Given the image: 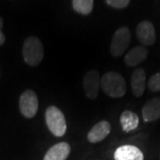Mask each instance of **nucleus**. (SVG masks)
I'll use <instances>...</instances> for the list:
<instances>
[{"mask_svg":"<svg viewBox=\"0 0 160 160\" xmlns=\"http://www.w3.org/2000/svg\"><path fill=\"white\" fill-rule=\"evenodd\" d=\"M101 86L103 92L109 96L119 98L126 92V83L125 78L118 73L109 71L101 78Z\"/></svg>","mask_w":160,"mask_h":160,"instance_id":"f257e3e1","label":"nucleus"},{"mask_svg":"<svg viewBox=\"0 0 160 160\" xmlns=\"http://www.w3.org/2000/svg\"><path fill=\"white\" fill-rule=\"evenodd\" d=\"M24 61L30 66H38L44 58L42 42L36 37H29L25 40L22 47Z\"/></svg>","mask_w":160,"mask_h":160,"instance_id":"f03ea898","label":"nucleus"},{"mask_svg":"<svg viewBox=\"0 0 160 160\" xmlns=\"http://www.w3.org/2000/svg\"><path fill=\"white\" fill-rule=\"evenodd\" d=\"M46 126L51 132L57 136L62 137L67 130V124L65 117L62 110L55 106H50L46 110Z\"/></svg>","mask_w":160,"mask_h":160,"instance_id":"7ed1b4c3","label":"nucleus"},{"mask_svg":"<svg viewBox=\"0 0 160 160\" xmlns=\"http://www.w3.org/2000/svg\"><path fill=\"white\" fill-rule=\"evenodd\" d=\"M131 41V32L127 27H122L115 32L110 45V53L114 57L122 55Z\"/></svg>","mask_w":160,"mask_h":160,"instance_id":"20e7f679","label":"nucleus"},{"mask_svg":"<svg viewBox=\"0 0 160 160\" xmlns=\"http://www.w3.org/2000/svg\"><path fill=\"white\" fill-rule=\"evenodd\" d=\"M19 107L22 114L25 118H31L35 117L38 109V99L36 92L32 90L23 92L20 97Z\"/></svg>","mask_w":160,"mask_h":160,"instance_id":"39448f33","label":"nucleus"},{"mask_svg":"<svg viewBox=\"0 0 160 160\" xmlns=\"http://www.w3.org/2000/svg\"><path fill=\"white\" fill-rule=\"evenodd\" d=\"M101 86V78L99 72L96 70L88 71L84 77V89L89 99H96Z\"/></svg>","mask_w":160,"mask_h":160,"instance_id":"423d86ee","label":"nucleus"},{"mask_svg":"<svg viewBox=\"0 0 160 160\" xmlns=\"http://www.w3.org/2000/svg\"><path fill=\"white\" fill-rule=\"evenodd\" d=\"M136 34L139 41L144 46H152L156 41L154 25L149 21L139 23L136 28Z\"/></svg>","mask_w":160,"mask_h":160,"instance_id":"0eeeda50","label":"nucleus"},{"mask_svg":"<svg viewBox=\"0 0 160 160\" xmlns=\"http://www.w3.org/2000/svg\"><path fill=\"white\" fill-rule=\"evenodd\" d=\"M115 160H144L142 150L132 145H123L115 151Z\"/></svg>","mask_w":160,"mask_h":160,"instance_id":"6e6552de","label":"nucleus"},{"mask_svg":"<svg viewBox=\"0 0 160 160\" xmlns=\"http://www.w3.org/2000/svg\"><path fill=\"white\" fill-rule=\"evenodd\" d=\"M142 118L145 122H153L160 118V97L147 101L143 106Z\"/></svg>","mask_w":160,"mask_h":160,"instance_id":"1a4fd4ad","label":"nucleus"},{"mask_svg":"<svg viewBox=\"0 0 160 160\" xmlns=\"http://www.w3.org/2000/svg\"><path fill=\"white\" fill-rule=\"evenodd\" d=\"M111 126L108 121H101L92 128L87 134V140L91 143H97L103 141L109 135Z\"/></svg>","mask_w":160,"mask_h":160,"instance_id":"9d476101","label":"nucleus"},{"mask_svg":"<svg viewBox=\"0 0 160 160\" xmlns=\"http://www.w3.org/2000/svg\"><path fill=\"white\" fill-rule=\"evenodd\" d=\"M131 87L132 94L135 97L142 96L146 87V73L142 68L136 69L132 74Z\"/></svg>","mask_w":160,"mask_h":160,"instance_id":"9b49d317","label":"nucleus"},{"mask_svg":"<svg viewBox=\"0 0 160 160\" xmlns=\"http://www.w3.org/2000/svg\"><path fill=\"white\" fill-rule=\"evenodd\" d=\"M70 153V146L67 142L53 145L46 152L44 160H66Z\"/></svg>","mask_w":160,"mask_h":160,"instance_id":"f8f14e48","label":"nucleus"},{"mask_svg":"<svg viewBox=\"0 0 160 160\" xmlns=\"http://www.w3.org/2000/svg\"><path fill=\"white\" fill-rule=\"evenodd\" d=\"M149 52L144 46H136L127 52L125 57V62L127 66L134 67L142 63L148 57Z\"/></svg>","mask_w":160,"mask_h":160,"instance_id":"ddd939ff","label":"nucleus"},{"mask_svg":"<svg viewBox=\"0 0 160 160\" xmlns=\"http://www.w3.org/2000/svg\"><path fill=\"white\" fill-rule=\"evenodd\" d=\"M139 117L130 110L124 111L120 116V123L123 130L126 132L136 129L139 126Z\"/></svg>","mask_w":160,"mask_h":160,"instance_id":"4468645a","label":"nucleus"},{"mask_svg":"<svg viewBox=\"0 0 160 160\" xmlns=\"http://www.w3.org/2000/svg\"><path fill=\"white\" fill-rule=\"evenodd\" d=\"M72 6L77 12L87 15L92 10L93 0H72Z\"/></svg>","mask_w":160,"mask_h":160,"instance_id":"2eb2a0df","label":"nucleus"},{"mask_svg":"<svg viewBox=\"0 0 160 160\" xmlns=\"http://www.w3.org/2000/svg\"><path fill=\"white\" fill-rule=\"evenodd\" d=\"M148 87L150 91L160 92V72L151 76L148 82Z\"/></svg>","mask_w":160,"mask_h":160,"instance_id":"dca6fc26","label":"nucleus"},{"mask_svg":"<svg viewBox=\"0 0 160 160\" xmlns=\"http://www.w3.org/2000/svg\"><path fill=\"white\" fill-rule=\"evenodd\" d=\"M106 2L109 6H112L114 8L122 9L129 5L130 0H106Z\"/></svg>","mask_w":160,"mask_h":160,"instance_id":"f3484780","label":"nucleus"},{"mask_svg":"<svg viewBox=\"0 0 160 160\" xmlns=\"http://www.w3.org/2000/svg\"><path fill=\"white\" fill-rule=\"evenodd\" d=\"M2 28H3V19L0 17V46H2L6 41V37L2 32Z\"/></svg>","mask_w":160,"mask_h":160,"instance_id":"a211bd4d","label":"nucleus"}]
</instances>
